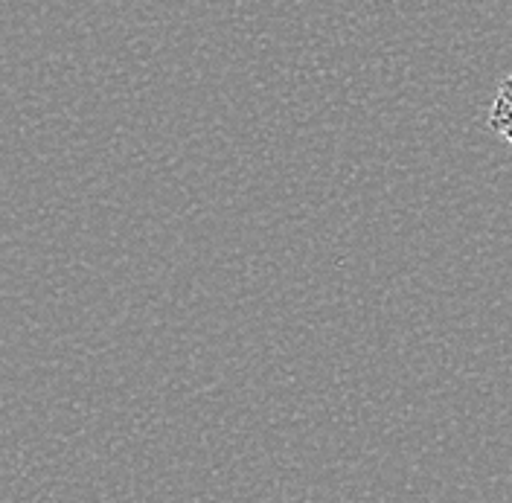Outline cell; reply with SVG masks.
Instances as JSON below:
<instances>
[{
    "label": "cell",
    "instance_id": "obj_1",
    "mask_svg": "<svg viewBox=\"0 0 512 503\" xmlns=\"http://www.w3.org/2000/svg\"><path fill=\"white\" fill-rule=\"evenodd\" d=\"M489 128L501 134L512 146V76H507L495 94L492 111H489Z\"/></svg>",
    "mask_w": 512,
    "mask_h": 503
}]
</instances>
